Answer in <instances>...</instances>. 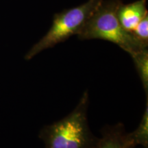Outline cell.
I'll return each mask as SVG.
<instances>
[{"instance_id": "1", "label": "cell", "mask_w": 148, "mask_h": 148, "mask_svg": "<svg viewBox=\"0 0 148 148\" xmlns=\"http://www.w3.org/2000/svg\"><path fill=\"white\" fill-rule=\"evenodd\" d=\"M89 95L85 90L71 113L40 130L39 138L45 148H94L98 140L88 121Z\"/></svg>"}, {"instance_id": "2", "label": "cell", "mask_w": 148, "mask_h": 148, "mask_svg": "<svg viewBox=\"0 0 148 148\" xmlns=\"http://www.w3.org/2000/svg\"><path fill=\"white\" fill-rule=\"evenodd\" d=\"M121 0H102L77 34L80 40L101 39L116 44L132 56L147 48L123 28L117 16Z\"/></svg>"}, {"instance_id": "3", "label": "cell", "mask_w": 148, "mask_h": 148, "mask_svg": "<svg viewBox=\"0 0 148 148\" xmlns=\"http://www.w3.org/2000/svg\"><path fill=\"white\" fill-rule=\"evenodd\" d=\"M101 1L102 0H88L78 6L56 13L51 27L27 51L25 56V60H31L45 49L77 35Z\"/></svg>"}, {"instance_id": "4", "label": "cell", "mask_w": 148, "mask_h": 148, "mask_svg": "<svg viewBox=\"0 0 148 148\" xmlns=\"http://www.w3.org/2000/svg\"><path fill=\"white\" fill-rule=\"evenodd\" d=\"M136 145L121 123L107 125L101 130L94 148H135Z\"/></svg>"}, {"instance_id": "5", "label": "cell", "mask_w": 148, "mask_h": 148, "mask_svg": "<svg viewBox=\"0 0 148 148\" xmlns=\"http://www.w3.org/2000/svg\"><path fill=\"white\" fill-rule=\"evenodd\" d=\"M147 0H137L134 2L120 4L117 10L119 20L125 30L132 32L138 23L148 14Z\"/></svg>"}, {"instance_id": "6", "label": "cell", "mask_w": 148, "mask_h": 148, "mask_svg": "<svg viewBox=\"0 0 148 148\" xmlns=\"http://www.w3.org/2000/svg\"><path fill=\"white\" fill-rule=\"evenodd\" d=\"M134 62L135 69L141 81L143 87L148 95V49L147 48L142 49L138 52L130 56Z\"/></svg>"}, {"instance_id": "7", "label": "cell", "mask_w": 148, "mask_h": 148, "mask_svg": "<svg viewBox=\"0 0 148 148\" xmlns=\"http://www.w3.org/2000/svg\"><path fill=\"white\" fill-rule=\"evenodd\" d=\"M146 99V106L142 119L137 128L130 133L135 145H142L143 148H148V97Z\"/></svg>"}, {"instance_id": "8", "label": "cell", "mask_w": 148, "mask_h": 148, "mask_svg": "<svg viewBox=\"0 0 148 148\" xmlns=\"http://www.w3.org/2000/svg\"><path fill=\"white\" fill-rule=\"evenodd\" d=\"M135 38L145 47L148 46V14L140 21L131 32Z\"/></svg>"}]
</instances>
